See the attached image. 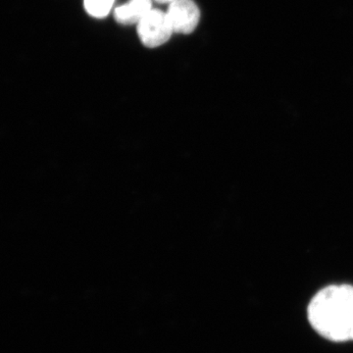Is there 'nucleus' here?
Returning a JSON list of instances; mask_svg holds the SVG:
<instances>
[{"label": "nucleus", "mask_w": 353, "mask_h": 353, "mask_svg": "<svg viewBox=\"0 0 353 353\" xmlns=\"http://www.w3.org/2000/svg\"><path fill=\"white\" fill-rule=\"evenodd\" d=\"M155 1L160 2V3H165V2H174L175 0H155Z\"/></svg>", "instance_id": "nucleus-6"}, {"label": "nucleus", "mask_w": 353, "mask_h": 353, "mask_svg": "<svg viewBox=\"0 0 353 353\" xmlns=\"http://www.w3.org/2000/svg\"><path fill=\"white\" fill-rule=\"evenodd\" d=\"M166 15L173 32L185 34L194 31L201 18L199 7L192 0L171 2Z\"/></svg>", "instance_id": "nucleus-3"}, {"label": "nucleus", "mask_w": 353, "mask_h": 353, "mask_svg": "<svg viewBox=\"0 0 353 353\" xmlns=\"http://www.w3.org/2000/svg\"><path fill=\"white\" fill-rule=\"evenodd\" d=\"M308 319L318 334L332 341H353V287L329 285L309 303Z\"/></svg>", "instance_id": "nucleus-1"}, {"label": "nucleus", "mask_w": 353, "mask_h": 353, "mask_svg": "<svg viewBox=\"0 0 353 353\" xmlns=\"http://www.w3.org/2000/svg\"><path fill=\"white\" fill-rule=\"evenodd\" d=\"M172 27L166 14L152 10L138 23V34L141 43L148 48H157L169 41Z\"/></svg>", "instance_id": "nucleus-2"}, {"label": "nucleus", "mask_w": 353, "mask_h": 353, "mask_svg": "<svg viewBox=\"0 0 353 353\" xmlns=\"http://www.w3.org/2000/svg\"><path fill=\"white\" fill-rule=\"evenodd\" d=\"M152 11V0H130L125 6L117 7L114 11V18L121 24L139 23Z\"/></svg>", "instance_id": "nucleus-4"}, {"label": "nucleus", "mask_w": 353, "mask_h": 353, "mask_svg": "<svg viewBox=\"0 0 353 353\" xmlns=\"http://www.w3.org/2000/svg\"><path fill=\"white\" fill-rule=\"evenodd\" d=\"M115 0H85V11L95 18H104L110 12Z\"/></svg>", "instance_id": "nucleus-5"}]
</instances>
